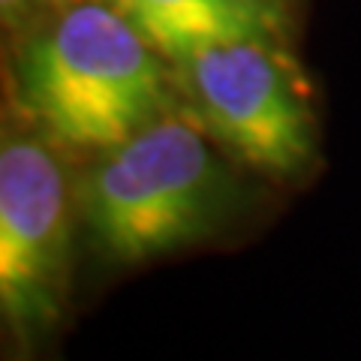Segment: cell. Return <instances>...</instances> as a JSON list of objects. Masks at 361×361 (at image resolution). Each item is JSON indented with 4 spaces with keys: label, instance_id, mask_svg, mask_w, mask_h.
Here are the masks:
<instances>
[{
    "label": "cell",
    "instance_id": "cell-4",
    "mask_svg": "<svg viewBox=\"0 0 361 361\" xmlns=\"http://www.w3.org/2000/svg\"><path fill=\"white\" fill-rule=\"evenodd\" d=\"M184 63L202 123L241 163L274 178H295L313 163L310 99L268 37L226 39Z\"/></svg>",
    "mask_w": 361,
    "mask_h": 361
},
{
    "label": "cell",
    "instance_id": "cell-7",
    "mask_svg": "<svg viewBox=\"0 0 361 361\" xmlns=\"http://www.w3.org/2000/svg\"><path fill=\"white\" fill-rule=\"evenodd\" d=\"M0 4H4V18L6 21H16L27 9V0H0Z\"/></svg>",
    "mask_w": 361,
    "mask_h": 361
},
{
    "label": "cell",
    "instance_id": "cell-1",
    "mask_svg": "<svg viewBox=\"0 0 361 361\" xmlns=\"http://www.w3.org/2000/svg\"><path fill=\"white\" fill-rule=\"evenodd\" d=\"M244 190L196 127L157 118L106 148L82 190V217L103 259L142 265L220 235Z\"/></svg>",
    "mask_w": 361,
    "mask_h": 361
},
{
    "label": "cell",
    "instance_id": "cell-2",
    "mask_svg": "<svg viewBox=\"0 0 361 361\" xmlns=\"http://www.w3.org/2000/svg\"><path fill=\"white\" fill-rule=\"evenodd\" d=\"M154 51L115 4H78L27 49L25 103L66 145H121L166 103Z\"/></svg>",
    "mask_w": 361,
    "mask_h": 361
},
{
    "label": "cell",
    "instance_id": "cell-5",
    "mask_svg": "<svg viewBox=\"0 0 361 361\" xmlns=\"http://www.w3.org/2000/svg\"><path fill=\"white\" fill-rule=\"evenodd\" d=\"M139 27L157 51L190 61L226 39L268 37L271 21L238 0H109Z\"/></svg>",
    "mask_w": 361,
    "mask_h": 361
},
{
    "label": "cell",
    "instance_id": "cell-6",
    "mask_svg": "<svg viewBox=\"0 0 361 361\" xmlns=\"http://www.w3.org/2000/svg\"><path fill=\"white\" fill-rule=\"evenodd\" d=\"M238 4L247 6V9H253V13H259V16H265L271 21V9L277 6V0H238Z\"/></svg>",
    "mask_w": 361,
    "mask_h": 361
},
{
    "label": "cell",
    "instance_id": "cell-3",
    "mask_svg": "<svg viewBox=\"0 0 361 361\" xmlns=\"http://www.w3.org/2000/svg\"><path fill=\"white\" fill-rule=\"evenodd\" d=\"M73 283V193L54 151L6 130L0 148V322L27 355L63 319Z\"/></svg>",
    "mask_w": 361,
    "mask_h": 361
}]
</instances>
